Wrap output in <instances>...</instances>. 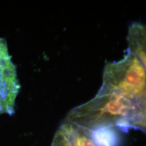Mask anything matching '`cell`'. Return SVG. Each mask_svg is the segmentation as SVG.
Segmentation results:
<instances>
[{
    "mask_svg": "<svg viewBox=\"0 0 146 146\" xmlns=\"http://www.w3.org/2000/svg\"><path fill=\"white\" fill-rule=\"evenodd\" d=\"M21 85L5 39L0 38V114H12Z\"/></svg>",
    "mask_w": 146,
    "mask_h": 146,
    "instance_id": "6da1fadb",
    "label": "cell"
},
{
    "mask_svg": "<svg viewBox=\"0 0 146 146\" xmlns=\"http://www.w3.org/2000/svg\"><path fill=\"white\" fill-rule=\"evenodd\" d=\"M89 131V135L96 146H118L119 145L120 137L114 128L103 127Z\"/></svg>",
    "mask_w": 146,
    "mask_h": 146,
    "instance_id": "7a4b0ae2",
    "label": "cell"
},
{
    "mask_svg": "<svg viewBox=\"0 0 146 146\" xmlns=\"http://www.w3.org/2000/svg\"><path fill=\"white\" fill-rule=\"evenodd\" d=\"M51 146H73V145L64 133L58 129Z\"/></svg>",
    "mask_w": 146,
    "mask_h": 146,
    "instance_id": "3957f363",
    "label": "cell"
}]
</instances>
